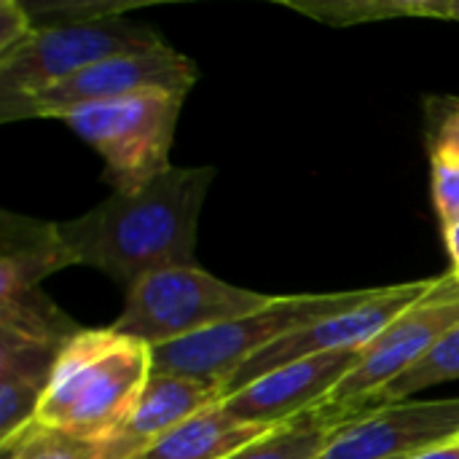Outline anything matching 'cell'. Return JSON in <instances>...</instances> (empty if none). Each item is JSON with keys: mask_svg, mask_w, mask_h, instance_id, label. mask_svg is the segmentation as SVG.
I'll return each instance as SVG.
<instances>
[{"mask_svg": "<svg viewBox=\"0 0 459 459\" xmlns=\"http://www.w3.org/2000/svg\"><path fill=\"white\" fill-rule=\"evenodd\" d=\"M212 167H169L137 191H113L75 221L56 223L81 266L100 269L126 290L143 277L196 266V226Z\"/></svg>", "mask_w": 459, "mask_h": 459, "instance_id": "1", "label": "cell"}, {"mask_svg": "<svg viewBox=\"0 0 459 459\" xmlns=\"http://www.w3.org/2000/svg\"><path fill=\"white\" fill-rule=\"evenodd\" d=\"M151 374L148 344L113 328H81L56 355L35 422L102 444L126 420Z\"/></svg>", "mask_w": 459, "mask_h": 459, "instance_id": "2", "label": "cell"}, {"mask_svg": "<svg viewBox=\"0 0 459 459\" xmlns=\"http://www.w3.org/2000/svg\"><path fill=\"white\" fill-rule=\"evenodd\" d=\"M379 288L371 290H347V293H307V296H282L266 304L264 309L215 325L204 333L188 336L183 342H172L151 350L153 374H175L199 379L207 385H221L253 355L264 352L282 336L320 323L325 317L355 309L377 296Z\"/></svg>", "mask_w": 459, "mask_h": 459, "instance_id": "3", "label": "cell"}, {"mask_svg": "<svg viewBox=\"0 0 459 459\" xmlns=\"http://www.w3.org/2000/svg\"><path fill=\"white\" fill-rule=\"evenodd\" d=\"M272 301L274 296L229 285L199 266H178L129 288L124 312L110 328L156 350L247 317Z\"/></svg>", "mask_w": 459, "mask_h": 459, "instance_id": "4", "label": "cell"}, {"mask_svg": "<svg viewBox=\"0 0 459 459\" xmlns=\"http://www.w3.org/2000/svg\"><path fill=\"white\" fill-rule=\"evenodd\" d=\"M183 100L169 91H140L81 108L62 121L102 156L113 191H137L172 167L169 151Z\"/></svg>", "mask_w": 459, "mask_h": 459, "instance_id": "5", "label": "cell"}, {"mask_svg": "<svg viewBox=\"0 0 459 459\" xmlns=\"http://www.w3.org/2000/svg\"><path fill=\"white\" fill-rule=\"evenodd\" d=\"M159 46L164 40L156 30L124 16L35 24L19 46L0 54V97L32 94L97 62Z\"/></svg>", "mask_w": 459, "mask_h": 459, "instance_id": "6", "label": "cell"}, {"mask_svg": "<svg viewBox=\"0 0 459 459\" xmlns=\"http://www.w3.org/2000/svg\"><path fill=\"white\" fill-rule=\"evenodd\" d=\"M196 62L172 46H159L140 54H121L97 62L48 89L0 97V121L24 118H65L81 108L113 102L140 91H169L186 97L196 83Z\"/></svg>", "mask_w": 459, "mask_h": 459, "instance_id": "7", "label": "cell"}, {"mask_svg": "<svg viewBox=\"0 0 459 459\" xmlns=\"http://www.w3.org/2000/svg\"><path fill=\"white\" fill-rule=\"evenodd\" d=\"M459 325V280L449 272L438 285L398 320H393L344 377L323 406H363L382 387L420 363L452 328Z\"/></svg>", "mask_w": 459, "mask_h": 459, "instance_id": "8", "label": "cell"}, {"mask_svg": "<svg viewBox=\"0 0 459 459\" xmlns=\"http://www.w3.org/2000/svg\"><path fill=\"white\" fill-rule=\"evenodd\" d=\"M438 280L441 277L379 288L371 301L282 336L280 342H274L272 347H266L264 352H258L247 363H242L221 385V395L229 398V395L245 390L247 385H253L255 379H261L264 374L277 371V368L304 360V358L368 347L393 320H398L417 301H422L438 285Z\"/></svg>", "mask_w": 459, "mask_h": 459, "instance_id": "9", "label": "cell"}, {"mask_svg": "<svg viewBox=\"0 0 459 459\" xmlns=\"http://www.w3.org/2000/svg\"><path fill=\"white\" fill-rule=\"evenodd\" d=\"M459 441V398L393 403L350 422L317 459H411Z\"/></svg>", "mask_w": 459, "mask_h": 459, "instance_id": "10", "label": "cell"}, {"mask_svg": "<svg viewBox=\"0 0 459 459\" xmlns=\"http://www.w3.org/2000/svg\"><path fill=\"white\" fill-rule=\"evenodd\" d=\"M363 350H344L304 358L264 374L245 390L221 401V406L245 425L277 428L323 406L344 377L358 366Z\"/></svg>", "mask_w": 459, "mask_h": 459, "instance_id": "11", "label": "cell"}, {"mask_svg": "<svg viewBox=\"0 0 459 459\" xmlns=\"http://www.w3.org/2000/svg\"><path fill=\"white\" fill-rule=\"evenodd\" d=\"M221 401L223 395L215 385L175 374H151L126 420L97 444L100 459H137L178 425Z\"/></svg>", "mask_w": 459, "mask_h": 459, "instance_id": "12", "label": "cell"}, {"mask_svg": "<svg viewBox=\"0 0 459 459\" xmlns=\"http://www.w3.org/2000/svg\"><path fill=\"white\" fill-rule=\"evenodd\" d=\"M65 342L0 328V444L35 422Z\"/></svg>", "mask_w": 459, "mask_h": 459, "instance_id": "13", "label": "cell"}, {"mask_svg": "<svg viewBox=\"0 0 459 459\" xmlns=\"http://www.w3.org/2000/svg\"><path fill=\"white\" fill-rule=\"evenodd\" d=\"M65 266H75V261L56 223L0 215V301L40 290V280Z\"/></svg>", "mask_w": 459, "mask_h": 459, "instance_id": "14", "label": "cell"}, {"mask_svg": "<svg viewBox=\"0 0 459 459\" xmlns=\"http://www.w3.org/2000/svg\"><path fill=\"white\" fill-rule=\"evenodd\" d=\"M274 428L245 425L221 403L194 414L137 459H229Z\"/></svg>", "mask_w": 459, "mask_h": 459, "instance_id": "15", "label": "cell"}, {"mask_svg": "<svg viewBox=\"0 0 459 459\" xmlns=\"http://www.w3.org/2000/svg\"><path fill=\"white\" fill-rule=\"evenodd\" d=\"M366 406H317L285 425H277L266 436L255 438L229 459H317L325 446L358 417Z\"/></svg>", "mask_w": 459, "mask_h": 459, "instance_id": "16", "label": "cell"}, {"mask_svg": "<svg viewBox=\"0 0 459 459\" xmlns=\"http://www.w3.org/2000/svg\"><path fill=\"white\" fill-rule=\"evenodd\" d=\"M449 379H459V325L452 328L420 363H414L406 374H401L395 382L382 387L363 406L366 409H382V406L403 403L411 395H417L433 385L449 382Z\"/></svg>", "mask_w": 459, "mask_h": 459, "instance_id": "17", "label": "cell"}, {"mask_svg": "<svg viewBox=\"0 0 459 459\" xmlns=\"http://www.w3.org/2000/svg\"><path fill=\"white\" fill-rule=\"evenodd\" d=\"M3 459H100V446L32 422L11 441L0 444Z\"/></svg>", "mask_w": 459, "mask_h": 459, "instance_id": "18", "label": "cell"}, {"mask_svg": "<svg viewBox=\"0 0 459 459\" xmlns=\"http://www.w3.org/2000/svg\"><path fill=\"white\" fill-rule=\"evenodd\" d=\"M288 5L312 19L339 27L414 16V0H344V3H288Z\"/></svg>", "mask_w": 459, "mask_h": 459, "instance_id": "19", "label": "cell"}, {"mask_svg": "<svg viewBox=\"0 0 459 459\" xmlns=\"http://www.w3.org/2000/svg\"><path fill=\"white\" fill-rule=\"evenodd\" d=\"M428 126L430 156L459 167V97L428 100Z\"/></svg>", "mask_w": 459, "mask_h": 459, "instance_id": "20", "label": "cell"}, {"mask_svg": "<svg viewBox=\"0 0 459 459\" xmlns=\"http://www.w3.org/2000/svg\"><path fill=\"white\" fill-rule=\"evenodd\" d=\"M433 204L441 218V226L459 221V167L444 159H433Z\"/></svg>", "mask_w": 459, "mask_h": 459, "instance_id": "21", "label": "cell"}, {"mask_svg": "<svg viewBox=\"0 0 459 459\" xmlns=\"http://www.w3.org/2000/svg\"><path fill=\"white\" fill-rule=\"evenodd\" d=\"M32 22L35 19L27 5L16 0H0V54L19 46L35 30Z\"/></svg>", "mask_w": 459, "mask_h": 459, "instance_id": "22", "label": "cell"}, {"mask_svg": "<svg viewBox=\"0 0 459 459\" xmlns=\"http://www.w3.org/2000/svg\"><path fill=\"white\" fill-rule=\"evenodd\" d=\"M414 16L459 22V0H414Z\"/></svg>", "mask_w": 459, "mask_h": 459, "instance_id": "23", "label": "cell"}, {"mask_svg": "<svg viewBox=\"0 0 459 459\" xmlns=\"http://www.w3.org/2000/svg\"><path fill=\"white\" fill-rule=\"evenodd\" d=\"M444 229V245L449 253V264H452V274L459 280V221L441 226Z\"/></svg>", "mask_w": 459, "mask_h": 459, "instance_id": "24", "label": "cell"}, {"mask_svg": "<svg viewBox=\"0 0 459 459\" xmlns=\"http://www.w3.org/2000/svg\"><path fill=\"white\" fill-rule=\"evenodd\" d=\"M411 459H459V441L457 444L438 446V449H433V452H425V455H420V457H411Z\"/></svg>", "mask_w": 459, "mask_h": 459, "instance_id": "25", "label": "cell"}]
</instances>
